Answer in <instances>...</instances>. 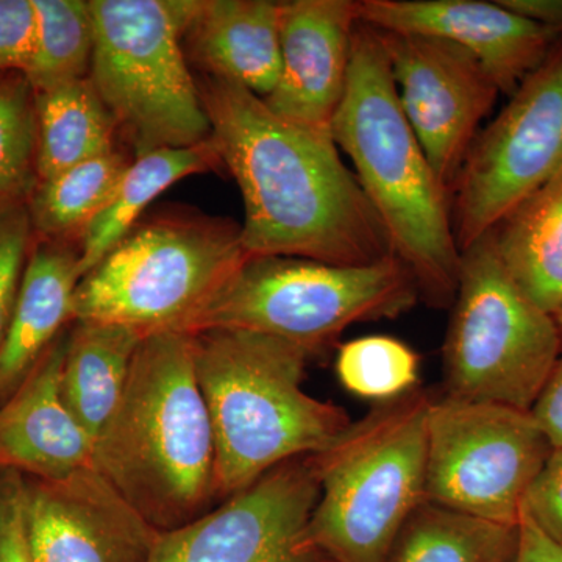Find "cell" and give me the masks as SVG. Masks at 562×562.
I'll return each instance as SVG.
<instances>
[{"label":"cell","instance_id":"6da1fadb","mask_svg":"<svg viewBox=\"0 0 562 562\" xmlns=\"http://www.w3.org/2000/svg\"><path fill=\"white\" fill-rule=\"evenodd\" d=\"M209 143L241 190L249 257L361 266L392 255L390 239L331 133L283 120L260 95L203 76Z\"/></svg>","mask_w":562,"mask_h":562},{"label":"cell","instance_id":"7a4b0ae2","mask_svg":"<svg viewBox=\"0 0 562 562\" xmlns=\"http://www.w3.org/2000/svg\"><path fill=\"white\" fill-rule=\"evenodd\" d=\"M331 136L349 155L386 231L392 255L412 273L419 297L435 308L452 306L462 251L454 236L450 192L403 113L382 41L361 21Z\"/></svg>","mask_w":562,"mask_h":562},{"label":"cell","instance_id":"3957f363","mask_svg":"<svg viewBox=\"0 0 562 562\" xmlns=\"http://www.w3.org/2000/svg\"><path fill=\"white\" fill-rule=\"evenodd\" d=\"M92 465L158 531L213 508L216 446L190 333L140 341L121 401L94 441Z\"/></svg>","mask_w":562,"mask_h":562},{"label":"cell","instance_id":"277c9868","mask_svg":"<svg viewBox=\"0 0 562 562\" xmlns=\"http://www.w3.org/2000/svg\"><path fill=\"white\" fill-rule=\"evenodd\" d=\"M192 357L216 446L217 502L283 462L325 452L350 427L341 406L303 391L312 357L292 344L214 328L192 333Z\"/></svg>","mask_w":562,"mask_h":562},{"label":"cell","instance_id":"5b68a950","mask_svg":"<svg viewBox=\"0 0 562 562\" xmlns=\"http://www.w3.org/2000/svg\"><path fill=\"white\" fill-rule=\"evenodd\" d=\"M431 398L416 387L376 403L330 449L314 454L319 498L310 532L328 561H390L403 527L425 502Z\"/></svg>","mask_w":562,"mask_h":562},{"label":"cell","instance_id":"8992f818","mask_svg":"<svg viewBox=\"0 0 562 562\" xmlns=\"http://www.w3.org/2000/svg\"><path fill=\"white\" fill-rule=\"evenodd\" d=\"M249 258L241 225L205 216L138 222L72 299V322L122 325L140 336L187 333Z\"/></svg>","mask_w":562,"mask_h":562},{"label":"cell","instance_id":"52a82bcc","mask_svg":"<svg viewBox=\"0 0 562 562\" xmlns=\"http://www.w3.org/2000/svg\"><path fill=\"white\" fill-rule=\"evenodd\" d=\"M419 299L412 273L395 257L361 266L249 257L187 333H260L314 357L351 325L395 319Z\"/></svg>","mask_w":562,"mask_h":562},{"label":"cell","instance_id":"ba28073f","mask_svg":"<svg viewBox=\"0 0 562 562\" xmlns=\"http://www.w3.org/2000/svg\"><path fill=\"white\" fill-rule=\"evenodd\" d=\"M92 87L133 158L209 143L211 127L171 0H90Z\"/></svg>","mask_w":562,"mask_h":562},{"label":"cell","instance_id":"9c48e42d","mask_svg":"<svg viewBox=\"0 0 562 562\" xmlns=\"http://www.w3.org/2000/svg\"><path fill=\"white\" fill-rule=\"evenodd\" d=\"M450 308L446 395L530 412L561 358V335L506 271L491 232L462 250Z\"/></svg>","mask_w":562,"mask_h":562},{"label":"cell","instance_id":"30bf717a","mask_svg":"<svg viewBox=\"0 0 562 562\" xmlns=\"http://www.w3.org/2000/svg\"><path fill=\"white\" fill-rule=\"evenodd\" d=\"M552 449L530 412L446 394L432 397L425 502L517 525L525 494Z\"/></svg>","mask_w":562,"mask_h":562},{"label":"cell","instance_id":"8fae6325","mask_svg":"<svg viewBox=\"0 0 562 562\" xmlns=\"http://www.w3.org/2000/svg\"><path fill=\"white\" fill-rule=\"evenodd\" d=\"M562 169V38L476 136L452 192L461 251Z\"/></svg>","mask_w":562,"mask_h":562},{"label":"cell","instance_id":"7c38bea8","mask_svg":"<svg viewBox=\"0 0 562 562\" xmlns=\"http://www.w3.org/2000/svg\"><path fill=\"white\" fill-rule=\"evenodd\" d=\"M317 498L314 454L283 462L199 519L161 531L149 562H330L310 532Z\"/></svg>","mask_w":562,"mask_h":562},{"label":"cell","instance_id":"4fadbf2b","mask_svg":"<svg viewBox=\"0 0 562 562\" xmlns=\"http://www.w3.org/2000/svg\"><path fill=\"white\" fill-rule=\"evenodd\" d=\"M375 32L403 113L432 171L452 195L480 124L502 92L479 58L458 44L413 33Z\"/></svg>","mask_w":562,"mask_h":562},{"label":"cell","instance_id":"5bb4252c","mask_svg":"<svg viewBox=\"0 0 562 562\" xmlns=\"http://www.w3.org/2000/svg\"><path fill=\"white\" fill-rule=\"evenodd\" d=\"M24 528L32 562H149L161 532L94 465L55 482L24 476Z\"/></svg>","mask_w":562,"mask_h":562},{"label":"cell","instance_id":"9a60e30c","mask_svg":"<svg viewBox=\"0 0 562 562\" xmlns=\"http://www.w3.org/2000/svg\"><path fill=\"white\" fill-rule=\"evenodd\" d=\"M360 21L375 31L450 41L479 58L502 94L512 95L546 60L560 36L501 0H358Z\"/></svg>","mask_w":562,"mask_h":562},{"label":"cell","instance_id":"2e32d148","mask_svg":"<svg viewBox=\"0 0 562 562\" xmlns=\"http://www.w3.org/2000/svg\"><path fill=\"white\" fill-rule=\"evenodd\" d=\"M358 24V0L280 2V77L266 105L283 120L331 133Z\"/></svg>","mask_w":562,"mask_h":562},{"label":"cell","instance_id":"e0dca14e","mask_svg":"<svg viewBox=\"0 0 562 562\" xmlns=\"http://www.w3.org/2000/svg\"><path fill=\"white\" fill-rule=\"evenodd\" d=\"M68 335L69 327L0 403V472L55 482L92 465L94 441L61 397Z\"/></svg>","mask_w":562,"mask_h":562},{"label":"cell","instance_id":"ac0fdd59","mask_svg":"<svg viewBox=\"0 0 562 562\" xmlns=\"http://www.w3.org/2000/svg\"><path fill=\"white\" fill-rule=\"evenodd\" d=\"M188 60L268 98L280 77V2L171 0Z\"/></svg>","mask_w":562,"mask_h":562},{"label":"cell","instance_id":"d6986e66","mask_svg":"<svg viewBox=\"0 0 562 562\" xmlns=\"http://www.w3.org/2000/svg\"><path fill=\"white\" fill-rule=\"evenodd\" d=\"M80 249L68 241L33 246L0 347V403L27 379L52 344L72 324V299L81 279Z\"/></svg>","mask_w":562,"mask_h":562},{"label":"cell","instance_id":"ffe728a7","mask_svg":"<svg viewBox=\"0 0 562 562\" xmlns=\"http://www.w3.org/2000/svg\"><path fill=\"white\" fill-rule=\"evenodd\" d=\"M144 336L101 322H72L61 368V397L74 419L98 439L127 384Z\"/></svg>","mask_w":562,"mask_h":562},{"label":"cell","instance_id":"44dd1931","mask_svg":"<svg viewBox=\"0 0 562 562\" xmlns=\"http://www.w3.org/2000/svg\"><path fill=\"white\" fill-rule=\"evenodd\" d=\"M491 233L514 281L542 310L557 313L562 305V169Z\"/></svg>","mask_w":562,"mask_h":562},{"label":"cell","instance_id":"7402d4cb","mask_svg":"<svg viewBox=\"0 0 562 562\" xmlns=\"http://www.w3.org/2000/svg\"><path fill=\"white\" fill-rule=\"evenodd\" d=\"M221 165L210 143L187 149H162L133 158L105 209L79 238L80 277L90 272L135 227L144 211L162 191L192 173Z\"/></svg>","mask_w":562,"mask_h":562},{"label":"cell","instance_id":"603a6c76","mask_svg":"<svg viewBox=\"0 0 562 562\" xmlns=\"http://www.w3.org/2000/svg\"><path fill=\"white\" fill-rule=\"evenodd\" d=\"M38 181L117 150V128L90 77L35 92Z\"/></svg>","mask_w":562,"mask_h":562},{"label":"cell","instance_id":"cb8c5ba5","mask_svg":"<svg viewBox=\"0 0 562 562\" xmlns=\"http://www.w3.org/2000/svg\"><path fill=\"white\" fill-rule=\"evenodd\" d=\"M517 539L519 524L492 522L424 502L387 562H512Z\"/></svg>","mask_w":562,"mask_h":562},{"label":"cell","instance_id":"d4e9b609","mask_svg":"<svg viewBox=\"0 0 562 562\" xmlns=\"http://www.w3.org/2000/svg\"><path fill=\"white\" fill-rule=\"evenodd\" d=\"M133 158L117 149L38 181L27 199L33 233L43 241L80 238L105 209Z\"/></svg>","mask_w":562,"mask_h":562},{"label":"cell","instance_id":"484cf974","mask_svg":"<svg viewBox=\"0 0 562 562\" xmlns=\"http://www.w3.org/2000/svg\"><path fill=\"white\" fill-rule=\"evenodd\" d=\"M36 43L22 76L35 92L90 77L94 24L83 0H33Z\"/></svg>","mask_w":562,"mask_h":562},{"label":"cell","instance_id":"4316f807","mask_svg":"<svg viewBox=\"0 0 562 562\" xmlns=\"http://www.w3.org/2000/svg\"><path fill=\"white\" fill-rule=\"evenodd\" d=\"M420 357L392 336H364L342 344L336 375L357 397L379 403L402 397L419 383Z\"/></svg>","mask_w":562,"mask_h":562},{"label":"cell","instance_id":"83f0119b","mask_svg":"<svg viewBox=\"0 0 562 562\" xmlns=\"http://www.w3.org/2000/svg\"><path fill=\"white\" fill-rule=\"evenodd\" d=\"M36 154L35 91L21 72L0 74V205L31 198Z\"/></svg>","mask_w":562,"mask_h":562},{"label":"cell","instance_id":"f1b7e54d","mask_svg":"<svg viewBox=\"0 0 562 562\" xmlns=\"http://www.w3.org/2000/svg\"><path fill=\"white\" fill-rule=\"evenodd\" d=\"M31 214L27 201L0 205V347L20 292L22 273L33 247Z\"/></svg>","mask_w":562,"mask_h":562},{"label":"cell","instance_id":"f546056e","mask_svg":"<svg viewBox=\"0 0 562 562\" xmlns=\"http://www.w3.org/2000/svg\"><path fill=\"white\" fill-rule=\"evenodd\" d=\"M522 513L562 546V447H553L532 480L525 494Z\"/></svg>","mask_w":562,"mask_h":562},{"label":"cell","instance_id":"4dcf8cb0","mask_svg":"<svg viewBox=\"0 0 562 562\" xmlns=\"http://www.w3.org/2000/svg\"><path fill=\"white\" fill-rule=\"evenodd\" d=\"M36 43L33 0H0V74L24 72Z\"/></svg>","mask_w":562,"mask_h":562},{"label":"cell","instance_id":"1f68e13d","mask_svg":"<svg viewBox=\"0 0 562 562\" xmlns=\"http://www.w3.org/2000/svg\"><path fill=\"white\" fill-rule=\"evenodd\" d=\"M0 562H32L24 528V476L0 472Z\"/></svg>","mask_w":562,"mask_h":562},{"label":"cell","instance_id":"d6a6232c","mask_svg":"<svg viewBox=\"0 0 562 562\" xmlns=\"http://www.w3.org/2000/svg\"><path fill=\"white\" fill-rule=\"evenodd\" d=\"M552 447H562V355L530 409Z\"/></svg>","mask_w":562,"mask_h":562},{"label":"cell","instance_id":"836d02e7","mask_svg":"<svg viewBox=\"0 0 562 562\" xmlns=\"http://www.w3.org/2000/svg\"><path fill=\"white\" fill-rule=\"evenodd\" d=\"M512 562H562V546L539 530L530 517L522 513L519 519V539Z\"/></svg>","mask_w":562,"mask_h":562},{"label":"cell","instance_id":"e575fe53","mask_svg":"<svg viewBox=\"0 0 562 562\" xmlns=\"http://www.w3.org/2000/svg\"><path fill=\"white\" fill-rule=\"evenodd\" d=\"M501 3L562 38V0H501Z\"/></svg>","mask_w":562,"mask_h":562},{"label":"cell","instance_id":"d590c367","mask_svg":"<svg viewBox=\"0 0 562 562\" xmlns=\"http://www.w3.org/2000/svg\"><path fill=\"white\" fill-rule=\"evenodd\" d=\"M554 321H557L558 330H560L561 341H562V305L557 310V313L553 314Z\"/></svg>","mask_w":562,"mask_h":562}]
</instances>
